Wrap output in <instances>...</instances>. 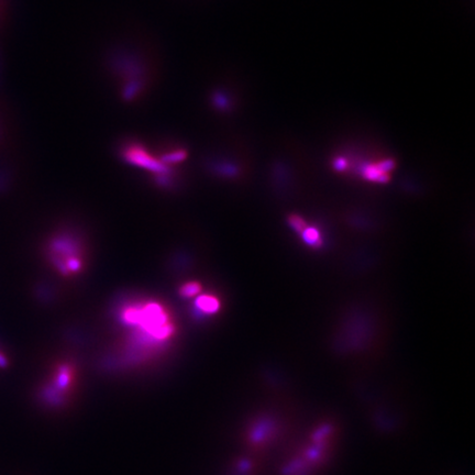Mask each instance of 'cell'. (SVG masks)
Segmentation results:
<instances>
[{
  "instance_id": "1",
  "label": "cell",
  "mask_w": 475,
  "mask_h": 475,
  "mask_svg": "<svg viewBox=\"0 0 475 475\" xmlns=\"http://www.w3.org/2000/svg\"><path fill=\"white\" fill-rule=\"evenodd\" d=\"M54 263L63 274H74L81 271L83 262L78 255L77 244L70 238L62 237L53 244Z\"/></svg>"
},
{
  "instance_id": "2",
  "label": "cell",
  "mask_w": 475,
  "mask_h": 475,
  "mask_svg": "<svg viewBox=\"0 0 475 475\" xmlns=\"http://www.w3.org/2000/svg\"><path fill=\"white\" fill-rule=\"evenodd\" d=\"M73 383V371L70 365H62L55 374V379L50 388L49 396L51 403L63 404L66 395L70 392Z\"/></svg>"
},
{
  "instance_id": "3",
  "label": "cell",
  "mask_w": 475,
  "mask_h": 475,
  "mask_svg": "<svg viewBox=\"0 0 475 475\" xmlns=\"http://www.w3.org/2000/svg\"><path fill=\"white\" fill-rule=\"evenodd\" d=\"M195 307L205 314H213L219 310L220 301L211 295H200L195 300Z\"/></svg>"
},
{
  "instance_id": "4",
  "label": "cell",
  "mask_w": 475,
  "mask_h": 475,
  "mask_svg": "<svg viewBox=\"0 0 475 475\" xmlns=\"http://www.w3.org/2000/svg\"><path fill=\"white\" fill-rule=\"evenodd\" d=\"M200 291H202V285L198 282H187L182 285L180 295L183 298H194L199 295Z\"/></svg>"
}]
</instances>
